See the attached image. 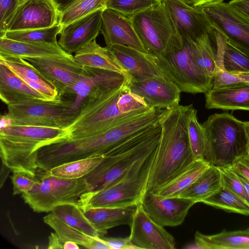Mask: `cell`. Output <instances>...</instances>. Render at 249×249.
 Returning <instances> with one entry per match:
<instances>
[{
    "mask_svg": "<svg viewBox=\"0 0 249 249\" xmlns=\"http://www.w3.org/2000/svg\"><path fill=\"white\" fill-rule=\"evenodd\" d=\"M128 77L114 71L84 67L82 73L73 87V94L76 95L73 109L79 111L82 103L92 89L103 85L119 87L124 84Z\"/></svg>",
    "mask_w": 249,
    "mask_h": 249,
    "instance_id": "obj_22",
    "label": "cell"
},
{
    "mask_svg": "<svg viewBox=\"0 0 249 249\" xmlns=\"http://www.w3.org/2000/svg\"><path fill=\"white\" fill-rule=\"evenodd\" d=\"M73 57L83 67L114 71L128 77L111 51L107 47L101 46L95 39L75 52Z\"/></svg>",
    "mask_w": 249,
    "mask_h": 249,
    "instance_id": "obj_25",
    "label": "cell"
},
{
    "mask_svg": "<svg viewBox=\"0 0 249 249\" xmlns=\"http://www.w3.org/2000/svg\"><path fill=\"white\" fill-rule=\"evenodd\" d=\"M37 180L28 192L21 194L25 202L36 212H52L56 207L72 204L82 207L89 194L83 178L66 179L52 176L48 171L38 168Z\"/></svg>",
    "mask_w": 249,
    "mask_h": 249,
    "instance_id": "obj_5",
    "label": "cell"
},
{
    "mask_svg": "<svg viewBox=\"0 0 249 249\" xmlns=\"http://www.w3.org/2000/svg\"><path fill=\"white\" fill-rule=\"evenodd\" d=\"M0 136L36 142L41 147L69 138L66 128L33 125H6L0 127Z\"/></svg>",
    "mask_w": 249,
    "mask_h": 249,
    "instance_id": "obj_27",
    "label": "cell"
},
{
    "mask_svg": "<svg viewBox=\"0 0 249 249\" xmlns=\"http://www.w3.org/2000/svg\"><path fill=\"white\" fill-rule=\"evenodd\" d=\"M156 149L136 161L119 180L105 189L89 195L81 208L124 207L142 203Z\"/></svg>",
    "mask_w": 249,
    "mask_h": 249,
    "instance_id": "obj_6",
    "label": "cell"
},
{
    "mask_svg": "<svg viewBox=\"0 0 249 249\" xmlns=\"http://www.w3.org/2000/svg\"><path fill=\"white\" fill-rule=\"evenodd\" d=\"M137 205L124 207L81 208L84 214L99 232L100 237L108 229L120 225L130 226Z\"/></svg>",
    "mask_w": 249,
    "mask_h": 249,
    "instance_id": "obj_23",
    "label": "cell"
},
{
    "mask_svg": "<svg viewBox=\"0 0 249 249\" xmlns=\"http://www.w3.org/2000/svg\"><path fill=\"white\" fill-rule=\"evenodd\" d=\"M247 137V153L249 155V122H244Z\"/></svg>",
    "mask_w": 249,
    "mask_h": 249,
    "instance_id": "obj_55",
    "label": "cell"
},
{
    "mask_svg": "<svg viewBox=\"0 0 249 249\" xmlns=\"http://www.w3.org/2000/svg\"><path fill=\"white\" fill-rule=\"evenodd\" d=\"M222 187L219 168L211 164L179 196L191 199L196 203L201 202Z\"/></svg>",
    "mask_w": 249,
    "mask_h": 249,
    "instance_id": "obj_30",
    "label": "cell"
},
{
    "mask_svg": "<svg viewBox=\"0 0 249 249\" xmlns=\"http://www.w3.org/2000/svg\"><path fill=\"white\" fill-rule=\"evenodd\" d=\"M101 32L107 48L114 45L125 46L147 53L130 19L115 10L107 8L103 10Z\"/></svg>",
    "mask_w": 249,
    "mask_h": 249,
    "instance_id": "obj_18",
    "label": "cell"
},
{
    "mask_svg": "<svg viewBox=\"0 0 249 249\" xmlns=\"http://www.w3.org/2000/svg\"><path fill=\"white\" fill-rule=\"evenodd\" d=\"M187 4L195 7L202 6L203 5L223 2L224 0H182Z\"/></svg>",
    "mask_w": 249,
    "mask_h": 249,
    "instance_id": "obj_49",
    "label": "cell"
},
{
    "mask_svg": "<svg viewBox=\"0 0 249 249\" xmlns=\"http://www.w3.org/2000/svg\"><path fill=\"white\" fill-rule=\"evenodd\" d=\"M195 204L194 201L187 198L165 197L155 194H145L142 201L145 212L162 227L181 225Z\"/></svg>",
    "mask_w": 249,
    "mask_h": 249,
    "instance_id": "obj_15",
    "label": "cell"
},
{
    "mask_svg": "<svg viewBox=\"0 0 249 249\" xmlns=\"http://www.w3.org/2000/svg\"><path fill=\"white\" fill-rule=\"evenodd\" d=\"M159 121L133 136L104 156L100 163L83 177L89 194L100 191L122 178L138 160L147 157L158 145Z\"/></svg>",
    "mask_w": 249,
    "mask_h": 249,
    "instance_id": "obj_3",
    "label": "cell"
},
{
    "mask_svg": "<svg viewBox=\"0 0 249 249\" xmlns=\"http://www.w3.org/2000/svg\"><path fill=\"white\" fill-rule=\"evenodd\" d=\"M26 0H18V7L20 5V4H21L22 3H23L25 1H26Z\"/></svg>",
    "mask_w": 249,
    "mask_h": 249,
    "instance_id": "obj_56",
    "label": "cell"
},
{
    "mask_svg": "<svg viewBox=\"0 0 249 249\" xmlns=\"http://www.w3.org/2000/svg\"><path fill=\"white\" fill-rule=\"evenodd\" d=\"M13 184L14 195H20L29 191L37 180L36 174L23 171H13L10 177Z\"/></svg>",
    "mask_w": 249,
    "mask_h": 249,
    "instance_id": "obj_44",
    "label": "cell"
},
{
    "mask_svg": "<svg viewBox=\"0 0 249 249\" xmlns=\"http://www.w3.org/2000/svg\"><path fill=\"white\" fill-rule=\"evenodd\" d=\"M51 212L65 223L87 235L93 237L100 236L78 205L63 204L55 207Z\"/></svg>",
    "mask_w": 249,
    "mask_h": 249,
    "instance_id": "obj_34",
    "label": "cell"
},
{
    "mask_svg": "<svg viewBox=\"0 0 249 249\" xmlns=\"http://www.w3.org/2000/svg\"><path fill=\"white\" fill-rule=\"evenodd\" d=\"M238 0H231L229 2L232 3V2H234L238 1Z\"/></svg>",
    "mask_w": 249,
    "mask_h": 249,
    "instance_id": "obj_57",
    "label": "cell"
},
{
    "mask_svg": "<svg viewBox=\"0 0 249 249\" xmlns=\"http://www.w3.org/2000/svg\"><path fill=\"white\" fill-rule=\"evenodd\" d=\"M128 81L129 77L119 87L103 85L92 89L80 106L76 118L66 128L69 139H78L102 134L147 111L124 114L119 111L117 101L128 88Z\"/></svg>",
    "mask_w": 249,
    "mask_h": 249,
    "instance_id": "obj_2",
    "label": "cell"
},
{
    "mask_svg": "<svg viewBox=\"0 0 249 249\" xmlns=\"http://www.w3.org/2000/svg\"><path fill=\"white\" fill-rule=\"evenodd\" d=\"M201 7L212 29L227 43L249 56V16L224 1Z\"/></svg>",
    "mask_w": 249,
    "mask_h": 249,
    "instance_id": "obj_10",
    "label": "cell"
},
{
    "mask_svg": "<svg viewBox=\"0 0 249 249\" xmlns=\"http://www.w3.org/2000/svg\"><path fill=\"white\" fill-rule=\"evenodd\" d=\"M110 247V249H138L131 241L129 237H100Z\"/></svg>",
    "mask_w": 249,
    "mask_h": 249,
    "instance_id": "obj_46",
    "label": "cell"
},
{
    "mask_svg": "<svg viewBox=\"0 0 249 249\" xmlns=\"http://www.w3.org/2000/svg\"><path fill=\"white\" fill-rule=\"evenodd\" d=\"M61 28L57 24L46 28L6 31L0 37L21 42L58 44L56 36L59 34Z\"/></svg>",
    "mask_w": 249,
    "mask_h": 249,
    "instance_id": "obj_37",
    "label": "cell"
},
{
    "mask_svg": "<svg viewBox=\"0 0 249 249\" xmlns=\"http://www.w3.org/2000/svg\"><path fill=\"white\" fill-rule=\"evenodd\" d=\"M187 248L203 249H249V229L222 231L213 235H205L197 231L195 243Z\"/></svg>",
    "mask_w": 249,
    "mask_h": 249,
    "instance_id": "obj_28",
    "label": "cell"
},
{
    "mask_svg": "<svg viewBox=\"0 0 249 249\" xmlns=\"http://www.w3.org/2000/svg\"><path fill=\"white\" fill-rule=\"evenodd\" d=\"M236 175L239 178V179L243 184L245 190L248 194V195L249 197V180H248L246 178L244 177L242 175L239 173L238 172L234 170Z\"/></svg>",
    "mask_w": 249,
    "mask_h": 249,
    "instance_id": "obj_53",
    "label": "cell"
},
{
    "mask_svg": "<svg viewBox=\"0 0 249 249\" xmlns=\"http://www.w3.org/2000/svg\"><path fill=\"white\" fill-rule=\"evenodd\" d=\"M73 102L59 98L54 100H34L7 106L3 115L7 125H33L67 128L79 111L73 108Z\"/></svg>",
    "mask_w": 249,
    "mask_h": 249,
    "instance_id": "obj_8",
    "label": "cell"
},
{
    "mask_svg": "<svg viewBox=\"0 0 249 249\" xmlns=\"http://www.w3.org/2000/svg\"><path fill=\"white\" fill-rule=\"evenodd\" d=\"M206 136L204 159L217 167L232 165L247 153L244 122L228 112L214 113L203 123Z\"/></svg>",
    "mask_w": 249,
    "mask_h": 249,
    "instance_id": "obj_4",
    "label": "cell"
},
{
    "mask_svg": "<svg viewBox=\"0 0 249 249\" xmlns=\"http://www.w3.org/2000/svg\"><path fill=\"white\" fill-rule=\"evenodd\" d=\"M190 42L197 67L212 81L216 68V53L212 46L210 34L206 33L196 41Z\"/></svg>",
    "mask_w": 249,
    "mask_h": 249,
    "instance_id": "obj_33",
    "label": "cell"
},
{
    "mask_svg": "<svg viewBox=\"0 0 249 249\" xmlns=\"http://www.w3.org/2000/svg\"><path fill=\"white\" fill-rule=\"evenodd\" d=\"M217 44L216 57L223 69L232 74L249 73V56L227 43L224 37L214 31Z\"/></svg>",
    "mask_w": 249,
    "mask_h": 249,
    "instance_id": "obj_31",
    "label": "cell"
},
{
    "mask_svg": "<svg viewBox=\"0 0 249 249\" xmlns=\"http://www.w3.org/2000/svg\"><path fill=\"white\" fill-rule=\"evenodd\" d=\"M130 91L141 97L151 108L167 109L179 105L181 91L165 77L136 80L129 77Z\"/></svg>",
    "mask_w": 249,
    "mask_h": 249,
    "instance_id": "obj_16",
    "label": "cell"
},
{
    "mask_svg": "<svg viewBox=\"0 0 249 249\" xmlns=\"http://www.w3.org/2000/svg\"><path fill=\"white\" fill-rule=\"evenodd\" d=\"M104 156H96L67 162L48 171L52 176L66 178L78 179L91 172L102 160Z\"/></svg>",
    "mask_w": 249,
    "mask_h": 249,
    "instance_id": "obj_36",
    "label": "cell"
},
{
    "mask_svg": "<svg viewBox=\"0 0 249 249\" xmlns=\"http://www.w3.org/2000/svg\"><path fill=\"white\" fill-rule=\"evenodd\" d=\"M0 63L5 65L15 73L41 83L51 86L27 60L18 57L0 58Z\"/></svg>",
    "mask_w": 249,
    "mask_h": 249,
    "instance_id": "obj_41",
    "label": "cell"
},
{
    "mask_svg": "<svg viewBox=\"0 0 249 249\" xmlns=\"http://www.w3.org/2000/svg\"><path fill=\"white\" fill-rule=\"evenodd\" d=\"M117 105L119 111L124 114L144 112L153 108L142 97L131 92L129 87L120 95Z\"/></svg>",
    "mask_w": 249,
    "mask_h": 249,
    "instance_id": "obj_42",
    "label": "cell"
},
{
    "mask_svg": "<svg viewBox=\"0 0 249 249\" xmlns=\"http://www.w3.org/2000/svg\"><path fill=\"white\" fill-rule=\"evenodd\" d=\"M45 223L51 227L62 243L72 241L78 245L91 249H110L100 237H93L69 225L52 212L43 218Z\"/></svg>",
    "mask_w": 249,
    "mask_h": 249,
    "instance_id": "obj_29",
    "label": "cell"
},
{
    "mask_svg": "<svg viewBox=\"0 0 249 249\" xmlns=\"http://www.w3.org/2000/svg\"><path fill=\"white\" fill-rule=\"evenodd\" d=\"M37 72L53 88L61 97L73 94V87L81 76L84 68L71 53L38 57H27Z\"/></svg>",
    "mask_w": 249,
    "mask_h": 249,
    "instance_id": "obj_11",
    "label": "cell"
},
{
    "mask_svg": "<svg viewBox=\"0 0 249 249\" xmlns=\"http://www.w3.org/2000/svg\"><path fill=\"white\" fill-rule=\"evenodd\" d=\"M187 132L190 146L195 159H204L206 148L205 128L197 120V111L191 108L187 122Z\"/></svg>",
    "mask_w": 249,
    "mask_h": 249,
    "instance_id": "obj_39",
    "label": "cell"
},
{
    "mask_svg": "<svg viewBox=\"0 0 249 249\" xmlns=\"http://www.w3.org/2000/svg\"><path fill=\"white\" fill-rule=\"evenodd\" d=\"M41 146L37 143L0 136V156L3 164L12 171H23L36 174V158Z\"/></svg>",
    "mask_w": 249,
    "mask_h": 249,
    "instance_id": "obj_19",
    "label": "cell"
},
{
    "mask_svg": "<svg viewBox=\"0 0 249 249\" xmlns=\"http://www.w3.org/2000/svg\"><path fill=\"white\" fill-rule=\"evenodd\" d=\"M210 164L204 159H196L190 166L158 194L165 197H178L186 190Z\"/></svg>",
    "mask_w": 249,
    "mask_h": 249,
    "instance_id": "obj_32",
    "label": "cell"
},
{
    "mask_svg": "<svg viewBox=\"0 0 249 249\" xmlns=\"http://www.w3.org/2000/svg\"><path fill=\"white\" fill-rule=\"evenodd\" d=\"M18 0H0V36L6 32L7 24L18 7Z\"/></svg>",
    "mask_w": 249,
    "mask_h": 249,
    "instance_id": "obj_45",
    "label": "cell"
},
{
    "mask_svg": "<svg viewBox=\"0 0 249 249\" xmlns=\"http://www.w3.org/2000/svg\"><path fill=\"white\" fill-rule=\"evenodd\" d=\"M70 53L58 44L46 43L25 42L0 37V58L38 57L65 55Z\"/></svg>",
    "mask_w": 249,
    "mask_h": 249,
    "instance_id": "obj_26",
    "label": "cell"
},
{
    "mask_svg": "<svg viewBox=\"0 0 249 249\" xmlns=\"http://www.w3.org/2000/svg\"><path fill=\"white\" fill-rule=\"evenodd\" d=\"M63 249H78L79 247L78 244L72 241H67L63 244Z\"/></svg>",
    "mask_w": 249,
    "mask_h": 249,
    "instance_id": "obj_54",
    "label": "cell"
},
{
    "mask_svg": "<svg viewBox=\"0 0 249 249\" xmlns=\"http://www.w3.org/2000/svg\"><path fill=\"white\" fill-rule=\"evenodd\" d=\"M12 170L7 167L5 165L2 163L1 167V174H0V187H2L3 184L4 182L7 177L8 176L9 173Z\"/></svg>",
    "mask_w": 249,
    "mask_h": 249,
    "instance_id": "obj_52",
    "label": "cell"
},
{
    "mask_svg": "<svg viewBox=\"0 0 249 249\" xmlns=\"http://www.w3.org/2000/svg\"><path fill=\"white\" fill-rule=\"evenodd\" d=\"M229 3L237 7L249 16V0H240Z\"/></svg>",
    "mask_w": 249,
    "mask_h": 249,
    "instance_id": "obj_50",
    "label": "cell"
},
{
    "mask_svg": "<svg viewBox=\"0 0 249 249\" xmlns=\"http://www.w3.org/2000/svg\"><path fill=\"white\" fill-rule=\"evenodd\" d=\"M130 227L129 237L138 249H175L174 237L148 215L142 203L137 205Z\"/></svg>",
    "mask_w": 249,
    "mask_h": 249,
    "instance_id": "obj_14",
    "label": "cell"
},
{
    "mask_svg": "<svg viewBox=\"0 0 249 249\" xmlns=\"http://www.w3.org/2000/svg\"><path fill=\"white\" fill-rule=\"evenodd\" d=\"M161 2L162 0H109L107 8L130 18Z\"/></svg>",
    "mask_w": 249,
    "mask_h": 249,
    "instance_id": "obj_40",
    "label": "cell"
},
{
    "mask_svg": "<svg viewBox=\"0 0 249 249\" xmlns=\"http://www.w3.org/2000/svg\"><path fill=\"white\" fill-rule=\"evenodd\" d=\"M63 243L60 240L56 232H52L49 236L48 249H63Z\"/></svg>",
    "mask_w": 249,
    "mask_h": 249,
    "instance_id": "obj_48",
    "label": "cell"
},
{
    "mask_svg": "<svg viewBox=\"0 0 249 249\" xmlns=\"http://www.w3.org/2000/svg\"><path fill=\"white\" fill-rule=\"evenodd\" d=\"M205 94L207 109L249 111V83L241 82L210 89Z\"/></svg>",
    "mask_w": 249,
    "mask_h": 249,
    "instance_id": "obj_21",
    "label": "cell"
},
{
    "mask_svg": "<svg viewBox=\"0 0 249 249\" xmlns=\"http://www.w3.org/2000/svg\"><path fill=\"white\" fill-rule=\"evenodd\" d=\"M109 0H75L59 13V24L62 27L100 9H105Z\"/></svg>",
    "mask_w": 249,
    "mask_h": 249,
    "instance_id": "obj_38",
    "label": "cell"
},
{
    "mask_svg": "<svg viewBox=\"0 0 249 249\" xmlns=\"http://www.w3.org/2000/svg\"><path fill=\"white\" fill-rule=\"evenodd\" d=\"M183 41L181 48L156 56L158 65L164 77L173 82L181 92L205 93L211 89L212 81L197 67L190 42Z\"/></svg>",
    "mask_w": 249,
    "mask_h": 249,
    "instance_id": "obj_9",
    "label": "cell"
},
{
    "mask_svg": "<svg viewBox=\"0 0 249 249\" xmlns=\"http://www.w3.org/2000/svg\"><path fill=\"white\" fill-rule=\"evenodd\" d=\"M201 202L228 212L249 215V203L224 186Z\"/></svg>",
    "mask_w": 249,
    "mask_h": 249,
    "instance_id": "obj_35",
    "label": "cell"
},
{
    "mask_svg": "<svg viewBox=\"0 0 249 249\" xmlns=\"http://www.w3.org/2000/svg\"><path fill=\"white\" fill-rule=\"evenodd\" d=\"M193 105L164 109L160 115L161 134L145 194H158L196 160L189 140L187 122Z\"/></svg>",
    "mask_w": 249,
    "mask_h": 249,
    "instance_id": "obj_1",
    "label": "cell"
},
{
    "mask_svg": "<svg viewBox=\"0 0 249 249\" xmlns=\"http://www.w3.org/2000/svg\"><path fill=\"white\" fill-rule=\"evenodd\" d=\"M0 98L7 106L26 101L48 100L0 63Z\"/></svg>",
    "mask_w": 249,
    "mask_h": 249,
    "instance_id": "obj_24",
    "label": "cell"
},
{
    "mask_svg": "<svg viewBox=\"0 0 249 249\" xmlns=\"http://www.w3.org/2000/svg\"><path fill=\"white\" fill-rule=\"evenodd\" d=\"M59 13L64 11L75 0H53Z\"/></svg>",
    "mask_w": 249,
    "mask_h": 249,
    "instance_id": "obj_51",
    "label": "cell"
},
{
    "mask_svg": "<svg viewBox=\"0 0 249 249\" xmlns=\"http://www.w3.org/2000/svg\"><path fill=\"white\" fill-rule=\"evenodd\" d=\"M222 186L225 187L249 203V197L245 188L238 177L232 165L218 167Z\"/></svg>",
    "mask_w": 249,
    "mask_h": 249,
    "instance_id": "obj_43",
    "label": "cell"
},
{
    "mask_svg": "<svg viewBox=\"0 0 249 249\" xmlns=\"http://www.w3.org/2000/svg\"><path fill=\"white\" fill-rule=\"evenodd\" d=\"M59 17L53 0H26L12 15L6 32L51 27L59 24Z\"/></svg>",
    "mask_w": 249,
    "mask_h": 249,
    "instance_id": "obj_12",
    "label": "cell"
},
{
    "mask_svg": "<svg viewBox=\"0 0 249 249\" xmlns=\"http://www.w3.org/2000/svg\"><path fill=\"white\" fill-rule=\"evenodd\" d=\"M162 2L182 40L195 41L206 33H212L213 29L201 6H193L182 0H162Z\"/></svg>",
    "mask_w": 249,
    "mask_h": 249,
    "instance_id": "obj_13",
    "label": "cell"
},
{
    "mask_svg": "<svg viewBox=\"0 0 249 249\" xmlns=\"http://www.w3.org/2000/svg\"><path fill=\"white\" fill-rule=\"evenodd\" d=\"M126 71L129 77L136 80L164 77L155 55L125 46L108 48Z\"/></svg>",
    "mask_w": 249,
    "mask_h": 249,
    "instance_id": "obj_20",
    "label": "cell"
},
{
    "mask_svg": "<svg viewBox=\"0 0 249 249\" xmlns=\"http://www.w3.org/2000/svg\"><path fill=\"white\" fill-rule=\"evenodd\" d=\"M129 18L148 53L163 55L182 46L183 41L162 2Z\"/></svg>",
    "mask_w": 249,
    "mask_h": 249,
    "instance_id": "obj_7",
    "label": "cell"
},
{
    "mask_svg": "<svg viewBox=\"0 0 249 249\" xmlns=\"http://www.w3.org/2000/svg\"><path fill=\"white\" fill-rule=\"evenodd\" d=\"M104 10L96 11L61 27L59 46L71 54L95 40L101 32Z\"/></svg>",
    "mask_w": 249,
    "mask_h": 249,
    "instance_id": "obj_17",
    "label": "cell"
},
{
    "mask_svg": "<svg viewBox=\"0 0 249 249\" xmlns=\"http://www.w3.org/2000/svg\"><path fill=\"white\" fill-rule=\"evenodd\" d=\"M232 166L249 180V155L246 153L237 158L232 163Z\"/></svg>",
    "mask_w": 249,
    "mask_h": 249,
    "instance_id": "obj_47",
    "label": "cell"
}]
</instances>
